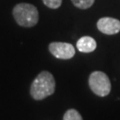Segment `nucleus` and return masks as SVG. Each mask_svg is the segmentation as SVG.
Masks as SVG:
<instances>
[{"label": "nucleus", "mask_w": 120, "mask_h": 120, "mask_svg": "<svg viewBox=\"0 0 120 120\" xmlns=\"http://www.w3.org/2000/svg\"><path fill=\"white\" fill-rule=\"evenodd\" d=\"M96 41L88 36L80 38L77 43V48L81 52H92L96 49Z\"/></svg>", "instance_id": "6"}, {"label": "nucleus", "mask_w": 120, "mask_h": 120, "mask_svg": "<svg viewBox=\"0 0 120 120\" xmlns=\"http://www.w3.org/2000/svg\"><path fill=\"white\" fill-rule=\"evenodd\" d=\"M63 120H83V118L80 113L77 110L71 109L65 112L64 116H63Z\"/></svg>", "instance_id": "7"}, {"label": "nucleus", "mask_w": 120, "mask_h": 120, "mask_svg": "<svg viewBox=\"0 0 120 120\" xmlns=\"http://www.w3.org/2000/svg\"><path fill=\"white\" fill-rule=\"evenodd\" d=\"M14 20L22 27L30 28L38 22V11L33 4L21 3L14 6L13 11Z\"/></svg>", "instance_id": "2"}, {"label": "nucleus", "mask_w": 120, "mask_h": 120, "mask_svg": "<svg viewBox=\"0 0 120 120\" xmlns=\"http://www.w3.org/2000/svg\"><path fill=\"white\" fill-rule=\"evenodd\" d=\"M98 30L106 35H114L120 31V21L110 17H104L97 22Z\"/></svg>", "instance_id": "5"}, {"label": "nucleus", "mask_w": 120, "mask_h": 120, "mask_svg": "<svg viewBox=\"0 0 120 120\" xmlns=\"http://www.w3.org/2000/svg\"><path fill=\"white\" fill-rule=\"evenodd\" d=\"M89 86L93 93L101 97L107 96L111 90L109 78L101 71H94L91 74L89 77Z\"/></svg>", "instance_id": "3"}, {"label": "nucleus", "mask_w": 120, "mask_h": 120, "mask_svg": "<svg viewBox=\"0 0 120 120\" xmlns=\"http://www.w3.org/2000/svg\"><path fill=\"white\" fill-rule=\"evenodd\" d=\"M71 2L77 8L87 9L94 4V0H71Z\"/></svg>", "instance_id": "8"}, {"label": "nucleus", "mask_w": 120, "mask_h": 120, "mask_svg": "<svg viewBox=\"0 0 120 120\" xmlns=\"http://www.w3.org/2000/svg\"><path fill=\"white\" fill-rule=\"evenodd\" d=\"M49 51L52 55L61 60H69L75 55V48L71 44L52 42L49 45Z\"/></svg>", "instance_id": "4"}, {"label": "nucleus", "mask_w": 120, "mask_h": 120, "mask_svg": "<svg viewBox=\"0 0 120 120\" xmlns=\"http://www.w3.org/2000/svg\"><path fill=\"white\" fill-rule=\"evenodd\" d=\"M43 3L49 8L57 9L61 5L62 0H43Z\"/></svg>", "instance_id": "9"}, {"label": "nucleus", "mask_w": 120, "mask_h": 120, "mask_svg": "<svg viewBox=\"0 0 120 120\" xmlns=\"http://www.w3.org/2000/svg\"><path fill=\"white\" fill-rule=\"evenodd\" d=\"M55 91L54 77L48 71H42L35 78L30 86V94L37 101H41L52 95Z\"/></svg>", "instance_id": "1"}]
</instances>
